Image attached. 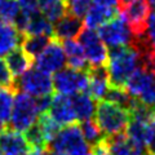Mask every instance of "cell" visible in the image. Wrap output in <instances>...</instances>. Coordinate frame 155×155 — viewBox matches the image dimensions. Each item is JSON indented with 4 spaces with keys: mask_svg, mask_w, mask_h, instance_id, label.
<instances>
[{
    "mask_svg": "<svg viewBox=\"0 0 155 155\" xmlns=\"http://www.w3.org/2000/svg\"><path fill=\"white\" fill-rule=\"evenodd\" d=\"M54 34V26L51 21L43 16L39 12L36 14H34L28 18L27 26L23 31V36L25 35H44V36H53Z\"/></svg>",
    "mask_w": 155,
    "mask_h": 155,
    "instance_id": "7402d4cb",
    "label": "cell"
},
{
    "mask_svg": "<svg viewBox=\"0 0 155 155\" xmlns=\"http://www.w3.org/2000/svg\"><path fill=\"white\" fill-rule=\"evenodd\" d=\"M4 130H5V124H4L3 122H0V134H2Z\"/></svg>",
    "mask_w": 155,
    "mask_h": 155,
    "instance_id": "8d00e7d4",
    "label": "cell"
},
{
    "mask_svg": "<svg viewBox=\"0 0 155 155\" xmlns=\"http://www.w3.org/2000/svg\"><path fill=\"white\" fill-rule=\"evenodd\" d=\"M62 47H64L65 54H66V64L69 67L79 71H88L89 64L87 61L85 53L83 47L80 45L79 41L76 40H65L62 41Z\"/></svg>",
    "mask_w": 155,
    "mask_h": 155,
    "instance_id": "2e32d148",
    "label": "cell"
},
{
    "mask_svg": "<svg viewBox=\"0 0 155 155\" xmlns=\"http://www.w3.org/2000/svg\"><path fill=\"white\" fill-rule=\"evenodd\" d=\"M93 0H66L67 13L83 19L91 9Z\"/></svg>",
    "mask_w": 155,
    "mask_h": 155,
    "instance_id": "83f0119b",
    "label": "cell"
},
{
    "mask_svg": "<svg viewBox=\"0 0 155 155\" xmlns=\"http://www.w3.org/2000/svg\"><path fill=\"white\" fill-rule=\"evenodd\" d=\"M39 116H40V111L38 109L35 97L23 92H17L14 96L12 116L9 120L12 129L25 133L38 122Z\"/></svg>",
    "mask_w": 155,
    "mask_h": 155,
    "instance_id": "277c9868",
    "label": "cell"
},
{
    "mask_svg": "<svg viewBox=\"0 0 155 155\" xmlns=\"http://www.w3.org/2000/svg\"><path fill=\"white\" fill-rule=\"evenodd\" d=\"M25 138L34 150H48V141L38 122L25 132Z\"/></svg>",
    "mask_w": 155,
    "mask_h": 155,
    "instance_id": "484cf974",
    "label": "cell"
},
{
    "mask_svg": "<svg viewBox=\"0 0 155 155\" xmlns=\"http://www.w3.org/2000/svg\"><path fill=\"white\" fill-rule=\"evenodd\" d=\"M147 147H149V151L155 155V132H154V134H153L151 140H150L149 143H147Z\"/></svg>",
    "mask_w": 155,
    "mask_h": 155,
    "instance_id": "d6a6232c",
    "label": "cell"
},
{
    "mask_svg": "<svg viewBox=\"0 0 155 155\" xmlns=\"http://www.w3.org/2000/svg\"><path fill=\"white\" fill-rule=\"evenodd\" d=\"M17 0H0V18L5 23H13L19 14Z\"/></svg>",
    "mask_w": 155,
    "mask_h": 155,
    "instance_id": "4316f807",
    "label": "cell"
},
{
    "mask_svg": "<svg viewBox=\"0 0 155 155\" xmlns=\"http://www.w3.org/2000/svg\"><path fill=\"white\" fill-rule=\"evenodd\" d=\"M142 155H154V154H151V153H150V151H145Z\"/></svg>",
    "mask_w": 155,
    "mask_h": 155,
    "instance_id": "f35d334b",
    "label": "cell"
},
{
    "mask_svg": "<svg viewBox=\"0 0 155 155\" xmlns=\"http://www.w3.org/2000/svg\"><path fill=\"white\" fill-rule=\"evenodd\" d=\"M89 145L87 143L80 125L71 124L62 127L51 141L48 150L64 155H84L88 153Z\"/></svg>",
    "mask_w": 155,
    "mask_h": 155,
    "instance_id": "3957f363",
    "label": "cell"
},
{
    "mask_svg": "<svg viewBox=\"0 0 155 155\" xmlns=\"http://www.w3.org/2000/svg\"><path fill=\"white\" fill-rule=\"evenodd\" d=\"M83 28H84V23L81 21V18H78L72 16V14L67 13L58 22H56L53 36L60 41L72 40L74 38L79 36V34L81 32Z\"/></svg>",
    "mask_w": 155,
    "mask_h": 155,
    "instance_id": "9a60e30c",
    "label": "cell"
},
{
    "mask_svg": "<svg viewBox=\"0 0 155 155\" xmlns=\"http://www.w3.org/2000/svg\"><path fill=\"white\" fill-rule=\"evenodd\" d=\"M2 23H3V21H2V18H0V26H2Z\"/></svg>",
    "mask_w": 155,
    "mask_h": 155,
    "instance_id": "7bdbcfd3",
    "label": "cell"
},
{
    "mask_svg": "<svg viewBox=\"0 0 155 155\" xmlns=\"http://www.w3.org/2000/svg\"><path fill=\"white\" fill-rule=\"evenodd\" d=\"M97 32H98L101 40L104 41V44L109 47L110 49L111 48L132 45L134 40L129 25L120 13L114 18H111L110 21L104 23L102 26H100Z\"/></svg>",
    "mask_w": 155,
    "mask_h": 155,
    "instance_id": "8992f818",
    "label": "cell"
},
{
    "mask_svg": "<svg viewBox=\"0 0 155 155\" xmlns=\"http://www.w3.org/2000/svg\"><path fill=\"white\" fill-rule=\"evenodd\" d=\"M94 116L96 123L105 137L125 133L130 120V114L127 109L106 100L97 104Z\"/></svg>",
    "mask_w": 155,
    "mask_h": 155,
    "instance_id": "7a4b0ae2",
    "label": "cell"
},
{
    "mask_svg": "<svg viewBox=\"0 0 155 155\" xmlns=\"http://www.w3.org/2000/svg\"><path fill=\"white\" fill-rule=\"evenodd\" d=\"M119 13L124 17L134 38H142L146 32L151 8L147 0H128L119 4Z\"/></svg>",
    "mask_w": 155,
    "mask_h": 155,
    "instance_id": "52a82bcc",
    "label": "cell"
},
{
    "mask_svg": "<svg viewBox=\"0 0 155 155\" xmlns=\"http://www.w3.org/2000/svg\"><path fill=\"white\" fill-rule=\"evenodd\" d=\"M47 114L49 115L60 127H66V125L75 124L78 122L70 96L60 94V93L53 96L51 107Z\"/></svg>",
    "mask_w": 155,
    "mask_h": 155,
    "instance_id": "8fae6325",
    "label": "cell"
},
{
    "mask_svg": "<svg viewBox=\"0 0 155 155\" xmlns=\"http://www.w3.org/2000/svg\"><path fill=\"white\" fill-rule=\"evenodd\" d=\"M109 71L106 66L89 67L88 70V94L96 101L105 100L109 91Z\"/></svg>",
    "mask_w": 155,
    "mask_h": 155,
    "instance_id": "4fadbf2b",
    "label": "cell"
},
{
    "mask_svg": "<svg viewBox=\"0 0 155 155\" xmlns=\"http://www.w3.org/2000/svg\"><path fill=\"white\" fill-rule=\"evenodd\" d=\"M145 40L155 51V11H153L149 17L146 32H145Z\"/></svg>",
    "mask_w": 155,
    "mask_h": 155,
    "instance_id": "1f68e13d",
    "label": "cell"
},
{
    "mask_svg": "<svg viewBox=\"0 0 155 155\" xmlns=\"http://www.w3.org/2000/svg\"><path fill=\"white\" fill-rule=\"evenodd\" d=\"M34 61L38 69L49 75L62 70L66 65V54L61 41L57 39H52L49 44L45 47V49Z\"/></svg>",
    "mask_w": 155,
    "mask_h": 155,
    "instance_id": "30bf717a",
    "label": "cell"
},
{
    "mask_svg": "<svg viewBox=\"0 0 155 155\" xmlns=\"http://www.w3.org/2000/svg\"><path fill=\"white\" fill-rule=\"evenodd\" d=\"M5 64L12 76L14 79H17L31 67L32 60L22 51V48H17V49H14L13 52L5 56Z\"/></svg>",
    "mask_w": 155,
    "mask_h": 155,
    "instance_id": "ffe728a7",
    "label": "cell"
},
{
    "mask_svg": "<svg viewBox=\"0 0 155 155\" xmlns=\"http://www.w3.org/2000/svg\"><path fill=\"white\" fill-rule=\"evenodd\" d=\"M141 66V54L134 45L111 48L109 51L107 71L110 87L125 88L134 71Z\"/></svg>",
    "mask_w": 155,
    "mask_h": 155,
    "instance_id": "6da1fadb",
    "label": "cell"
},
{
    "mask_svg": "<svg viewBox=\"0 0 155 155\" xmlns=\"http://www.w3.org/2000/svg\"><path fill=\"white\" fill-rule=\"evenodd\" d=\"M52 39L44 35H25L22 40V51L34 61L40 53L45 49Z\"/></svg>",
    "mask_w": 155,
    "mask_h": 155,
    "instance_id": "603a6c76",
    "label": "cell"
},
{
    "mask_svg": "<svg viewBox=\"0 0 155 155\" xmlns=\"http://www.w3.org/2000/svg\"><path fill=\"white\" fill-rule=\"evenodd\" d=\"M13 88L16 92H23L35 98L52 94L54 91L53 78L49 74L38 69L36 66H31L25 74L14 79Z\"/></svg>",
    "mask_w": 155,
    "mask_h": 155,
    "instance_id": "5b68a950",
    "label": "cell"
},
{
    "mask_svg": "<svg viewBox=\"0 0 155 155\" xmlns=\"http://www.w3.org/2000/svg\"><path fill=\"white\" fill-rule=\"evenodd\" d=\"M47 155H64V154H60V153H53V151H49L48 150V154Z\"/></svg>",
    "mask_w": 155,
    "mask_h": 155,
    "instance_id": "74e56055",
    "label": "cell"
},
{
    "mask_svg": "<svg viewBox=\"0 0 155 155\" xmlns=\"http://www.w3.org/2000/svg\"><path fill=\"white\" fill-rule=\"evenodd\" d=\"M119 14V9H113V8H106L102 5L93 3L91 9L84 17V23L88 28H98L100 26H102L104 23L110 21L111 18H114L115 16Z\"/></svg>",
    "mask_w": 155,
    "mask_h": 155,
    "instance_id": "d6986e66",
    "label": "cell"
},
{
    "mask_svg": "<svg viewBox=\"0 0 155 155\" xmlns=\"http://www.w3.org/2000/svg\"><path fill=\"white\" fill-rule=\"evenodd\" d=\"M119 2V4H123V3H125V2H128V0H118Z\"/></svg>",
    "mask_w": 155,
    "mask_h": 155,
    "instance_id": "ab89813d",
    "label": "cell"
},
{
    "mask_svg": "<svg viewBox=\"0 0 155 155\" xmlns=\"http://www.w3.org/2000/svg\"><path fill=\"white\" fill-rule=\"evenodd\" d=\"M142 105L155 110V78L153 81L149 84V87L143 91V93L137 98Z\"/></svg>",
    "mask_w": 155,
    "mask_h": 155,
    "instance_id": "f1b7e54d",
    "label": "cell"
},
{
    "mask_svg": "<svg viewBox=\"0 0 155 155\" xmlns=\"http://www.w3.org/2000/svg\"><path fill=\"white\" fill-rule=\"evenodd\" d=\"M150 123H151V125H153L154 129H155V110H153L151 116H150Z\"/></svg>",
    "mask_w": 155,
    "mask_h": 155,
    "instance_id": "e575fe53",
    "label": "cell"
},
{
    "mask_svg": "<svg viewBox=\"0 0 155 155\" xmlns=\"http://www.w3.org/2000/svg\"><path fill=\"white\" fill-rule=\"evenodd\" d=\"M107 155H142L146 150L130 141L125 133L107 136L104 138Z\"/></svg>",
    "mask_w": 155,
    "mask_h": 155,
    "instance_id": "7c38bea8",
    "label": "cell"
},
{
    "mask_svg": "<svg viewBox=\"0 0 155 155\" xmlns=\"http://www.w3.org/2000/svg\"><path fill=\"white\" fill-rule=\"evenodd\" d=\"M80 45L83 47L87 61L89 64V67H101L107 66L109 61V51L107 47L101 40L97 30L85 27L78 36Z\"/></svg>",
    "mask_w": 155,
    "mask_h": 155,
    "instance_id": "ba28073f",
    "label": "cell"
},
{
    "mask_svg": "<svg viewBox=\"0 0 155 155\" xmlns=\"http://www.w3.org/2000/svg\"><path fill=\"white\" fill-rule=\"evenodd\" d=\"M19 11L27 16H34L39 13V0H17Z\"/></svg>",
    "mask_w": 155,
    "mask_h": 155,
    "instance_id": "4dcf8cb0",
    "label": "cell"
},
{
    "mask_svg": "<svg viewBox=\"0 0 155 155\" xmlns=\"http://www.w3.org/2000/svg\"><path fill=\"white\" fill-rule=\"evenodd\" d=\"M39 12L52 23L67 14L66 0H39Z\"/></svg>",
    "mask_w": 155,
    "mask_h": 155,
    "instance_id": "44dd1931",
    "label": "cell"
},
{
    "mask_svg": "<svg viewBox=\"0 0 155 155\" xmlns=\"http://www.w3.org/2000/svg\"><path fill=\"white\" fill-rule=\"evenodd\" d=\"M149 4H150V8L153 9V11H155V0H147Z\"/></svg>",
    "mask_w": 155,
    "mask_h": 155,
    "instance_id": "d590c367",
    "label": "cell"
},
{
    "mask_svg": "<svg viewBox=\"0 0 155 155\" xmlns=\"http://www.w3.org/2000/svg\"><path fill=\"white\" fill-rule=\"evenodd\" d=\"M84 155H94L93 153H87V154H84Z\"/></svg>",
    "mask_w": 155,
    "mask_h": 155,
    "instance_id": "60d3db41",
    "label": "cell"
},
{
    "mask_svg": "<svg viewBox=\"0 0 155 155\" xmlns=\"http://www.w3.org/2000/svg\"><path fill=\"white\" fill-rule=\"evenodd\" d=\"M53 87L60 94L72 96L88 91V71L64 67L53 75Z\"/></svg>",
    "mask_w": 155,
    "mask_h": 155,
    "instance_id": "9c48e42d",
    "label": "cell"
},
{
    "mask_svg": "<svg viewBox=\"0 0 155 155\" xmlns=\"http://www.w3.org/2000/svg\"><path fill=\"white\" fill-rule=\"evenodd\" d=\"M72 107H74L75 115L78 122H85V120L92 119V116L96 114V100H93L92 97L83 92V93H76L70 96Z\"/></svg>",
    "mask_w": 155,
    "mask_h": 155,
    "instance_id": "ac0fdd59",
    "label": "cell"
},
{
    "mask_svg": "<svg viewBox=\"0 0 155 155\" xmlns=\"http://www.w3.org/2000/svg\"><path fill=\"white\" fill-rule=\"evenodd\" d=\"M80 129H81V133H83L87 143H88L91 147L96 146L97 143L101 142L105 138L104 133L101 132V129L98 128V125H97L96 120H93V119H89V120H85V122H81Z\"/></svg>",
    "mask_w": 155,
    "mask_h": 155,
    "instance_id": "d4e9b609",
    "label": "cell"
},
{
    "mask_svg": "<svg viewBox=\"0 0 155 155\" xmlns=\"http://www.w3.org/2000/svg\"><path fill=\"white\" fill-rule=\"evenodd\" d=\"M14 78L12 76L8 66L5 64V60L0 57V88L3 87H13Z\"/></svg>",
    "mask_w": 155,
    "mask_h": 155,
    "instance_id": "f546056e",
    "label": "cell"
},
{
    "mask_svg": "<svg viewBox=\"0 0 155 155\" xmlns=\"http://www.w3.org/2000/svg\"><path fill=\"white\" fill-rule=\"evenodd\" d=\"M23 34L17 30L13 23L3 22L0 26V57H5L14 49H17L22 40Z\"/></svg>",
    "mask_w": 155,
    "mask_h": 155,
    "instance_id": "e0dca14e",
    "label": "cell"
},
{
    "mask_svg": "<svg viewBox=\"0 0 155 155\" xmlns=\"http://www.w3.org/2000/svg\"><path fill=\"white\" fill-rule=\"evenodd\" d=\"M0 155H4V153H3V150L0 149Z\"/></svg>",
    "mask_w": 155,
    "mask_h": 155,
    "instance_id": "b9f144b4",
    "label": "cell"
},
{
    "mask_svg": "<svg viewBox=\"0 0 155 155\" xmlns=\"http://www.w3.org/2000/svg\"><path fill=\"white\" fill-rule=\"evenodd\" d=\"M14 96H16V91L13 87L0 88V122H3L4 124L9 123L11 120Z\"/></svg>",
    "mask_w": 155,
    "mask_h": 155,
    "instance_id": "cb8c5ba5",
    "label": "cell"
},
{
    "mask_svg": "<svg viewBox=\"0 0 155 155\" xmlns=\"http://www.w3.org/2000/svg\"><path fill=\"white\" fill-rule=\"evenodd\" d=\"M47 154H48V150H34V149H31L30 153L27 155H47Z\"/></svg>",
    "mask_w": 155,
    "mask_h": 155,
    "instance_id": "836d02e7",
    "label": "cell"
},
{
    "mask_svg": "<svg viewBox=\"0 0 155 155\" xmlns=\"http://www.w3.org/2000/svg\"><path fill=\"white\" fill-rule=\"evenodd\" d=\"M0 149L4 155H27L31 150L25 134L14 129H5L0 134Z\"/></svg>",
    "mask_w": 155,
    "mask_h": 155,
    "instance_id": "5bb4252c",
    "label": "cell"
}]
</instances>
